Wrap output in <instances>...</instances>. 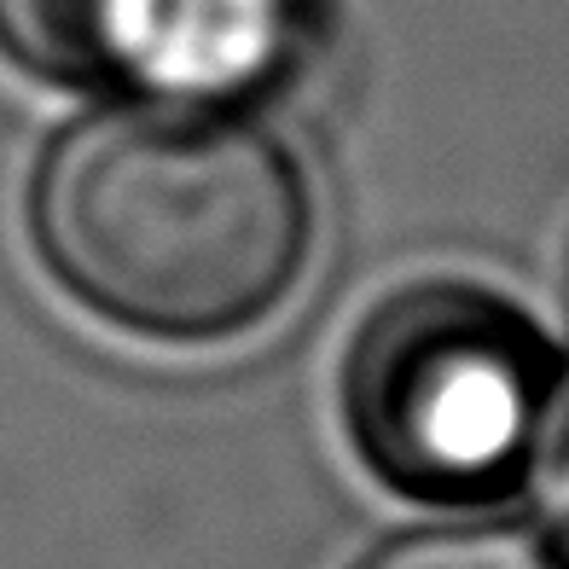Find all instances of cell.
<instances>
[{"label": "cell", "mask_w": 569, "mask_h": 569, "mask_svg": "<svg viewBox=\"0 0 569 569\" xmlns=\"http://www.w3.org/2000/svg\"><path fill=\"white\" fill-rule=\"evenodd\" d=\"M146 0H0V53L47 82H99L140 41Z\"/></svg>", "instance_id": "cell-3"}, {"label": "cell", "mask_w": 569, "mask_h": 569, "mask_svg": "<svg viewBox=\"0 0 569 569\" xmlns=\"http://www.w3.org/2000/svg\"><path fill=\"white\" fill-rule=\"evenodd\" d=\"M523 482L535 495V517L547 529L552 552L569 558V378L552 383V401H547V419H540Z\"/></svg>", "instance_id": "cell-5"}, {"label": "cell", "mask_w": 569, "mask_h": 569, "mask_svg": "<svg viewBox=\"0 0 569 569\" xmlns=\"http://www.w3.org/2000/svg\"><path fill=\"white\" fill-rule=\"evenodd\" d=\"M563 297H569V262H563Z\"/></svg>", "instance_id": "cell-6"}, {"label": "cell", "mask_w": 569, "mask_h": 569, "mask_svg": "<svg viewBox=\"0 0 569 569\" xmlns=\"http://www.w3.org/2000/svg\"><path fill=\"white\" fill-rule=\"evenodd\" d=\"M53 279L122 331L210 343L284 302L308 262L302 169L244 117L117 106L47 146L30 192Z\"/></svg>", "instance_id": "cell-1"}, {"label": "cell", "mask_w": 569, "mask_h": 569, "mask_svg": "<svg viewBox=\"0 0 569 569\" xmlns=\"http://www.w3.org/2000/svg\"><path fill=\"white\" fill-rule=\"evenodd\" d=\"M360 569H552L511 529H430L372 552Z\"/></svg>", "instance_id": "cell-4"}, {"label": "cell", "mask_w": 569, "mask_h": 569, "mask_svg": "<svg viewBox=\"0 0 569 569\" xmlns=\"http://www.w3.org/2000/svg\"><path fill=\"white\" fill-rule=\"evenodd\" d=\"M552 383V349L523 308L465 279H425L360 320L343 425L396 495L488 506L523 482Z\"/></svg>", "instance_id": "cell-2"}]
</instances>
